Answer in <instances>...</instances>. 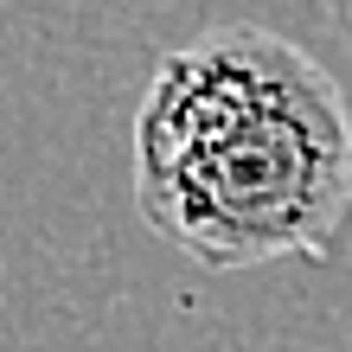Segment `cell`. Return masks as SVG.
<instances>
[{"mask_svg":"<svg viewBox=\"0 0 352 352\" xmlns=\"http://www.w3.org/2000/svg\"><path fill=\"white\" fill-rule=\"evenodd\" d=\"M320 13L333 19V32H340L346 45H352V0H320Z\"/></svg>","mask_w":352,"mask_h":352,"instance_id":"2","label":"cell"},{"mask_svg":"<svg viewBox=\"0 0 352 352\" xmlns=\"http://www.w3.org/2000/svg\"><path fill=\"white\" fill-rule=\"evenodd\" d=\"M129 154L141 224L218 276L327 256L352 218L346 96L269 26H212L160 58Z\"/></svg>","mask_w":352,"mask_h":352,"instance_id":"1","label":"cell"}]
</instances>
